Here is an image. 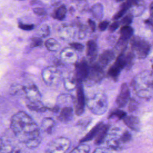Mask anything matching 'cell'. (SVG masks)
<instances>
[{"label": "cell", "instance_id": "1", "mask_svg": "<svg viewBox=\"0 0 153 153\" xmlns=\"http://www.w3.org/2000/svg\"><path fill=\"white\" fill-rule=\"evenodd\" d=\"M10 126L16 138L25 145L41 137L37 124L25 112L19 111L14 114Z\"/></svg>", "mask_w": 153, "mask_h": 153}, {"label": "cell", "instance_id": "2", "mask_svg": "<svg viewBox=\"0 0 153 153\" xmlns=\"http://www.w3.org/2000/svg\"><path fill=\"white\" fill-rule=\"evenodd\" d=\"M87 105L93 114L102 115L106 112L108 108L107 97L103 94H97L87 101Z\"/></svg>", "mask_w": 153, "mask_h": 153}, {"label": "cell", "instance_id": "3", "mask_svg": "<svg viewBox=\"0 0 153 153\" xmlns=\"http://www.w3.org/2000/svg\"><path fill=\"white\" fill-rule=\"evenodd\" d=\"M71 145V140L65 137H58L50 141L45 148V153H66Z\"/></svg>", "mask_w": 153, "mask_h": 153}, {"label": "cell", "instance_id": "4", "mask_svg": "<svg viewBox=\"0 0 153 153\" xmlns=\"http://www.w3.org/2000/svg\"><path fill=\"white\" fill-rule=\"evenodd\" d=\"M130 44L132 50L139 59L145 58L151 48V45L148 41L138 36L132 38Z\"/></svg>", "mask_w": 153, "mask_h": 153}, {"label": "cell", "instance_id": "5", "mask_svg": "<svg viewBox=\"0 0 153 153\" xmlns=\"http://www.w3.org/2000/svg\"><path fill=\"white\" fill-rule=\"evenodd\" d=\"M121 131L120 128L116 127L109 129L105 139L108 149L111 151H119L123 148V144L121 140Z\"/></svg>", "mask_w": 153, "mask_h": 153}, {"label": "cell", "instance_id": "6", "mask_svg": "<svg viewBox=\"0 0 153 153\" xmlns=\"http://www.w3.org/2000/svg\"><path fill=\"white\" fill-rule=\"evenodd\" d=\"M128 59L127 54L124 53L120 54L117 58L114 64L109 68L108 75L112 79H116L118 78L121 71L128 65Z\"/></svg>", "mask_w": 153, "mask_h": 153}, {"label": "cell", "instance_id": "7", "mask_svg": "<svg viewBox=\"0 0 153 153\" xmlns=\"http://www.w3.org/2000/svg\"><path fill=\"white\" fill-rule=\"evenodd\" d=\"M85 100L83 88L80 84L78 86L76 90V100L74 103V112L77 115H82L85 109Z\"/></svg>", "mask_w": 153, "mask_h": 153}, {"label": "cell", "instance_id": "8", "mask_svg": "<svg viewBox=\"0 0 153 153\" xmlns=\"http://www.w3.org/2000/svg\"><path fill=\"white\" fill-rule=\"evenodd\" d=\"M130 98L129 88L126 83H123L120 88V93L116 99V103L118 108L124 107L128 103Z\"/></svg>", "mask_w": 153, "mask_h": 153}, {"label": "cell", "instance_id": "9", "mask_svg": "<svg viewBox=\"0 0 153 153\" xmlns=\"http://www.w3.org/2000/svg\"><path fill=\"white\" fill-rule=\"evenodd\" d=\"M59 112L57 118L59 120L64 123H68L72 121L74 117V110L70 106H64Z\"/></svg>", "mask_w": 153, "mask_h": 153}, {"label": "cell", "instance_id": "10", "mask_svg": "<svg viewBox=\"0 0 153 153\" xmlns=\"http://www.w3.org/2000/svg\"><path fill=\"white\" fill-rule=\"evenodd\" d=\"M88 66L87 63L84 61L77 63L75 65V72L76 79L79 82L84 80L88 73Z\"/></svg>", "mask_w": 153, "mask_h": 153}, {"label": "cell", "instance_id": "11", "mask_svg": "<svg viewBox=\"0 0 153 153\" xmlns=\"http://www.w3.org/2000/svg\"><path fill=\"white\" fill-rule=\"evenodd\" d=\"M124 124L131 130L139 131L141 128V123L138 117L134 115H126L123 119Z\"/></svg>", "mask_w": 153, "mask_h": 153}, {"label": "cell", "instance_id": "12", "mask_svg": "<svg viewBox=\"0 0 153 153\" xmlns=\"http://www.w3.org/2000/svg\"><path fill=\"white\" fill-rule=\"evenodd\" d=\"M115 55L114 53L111 50H106L103 52L99 58L97 65L102 69L107 66L114 59Z\"/></svg>", "mask_w": 153, "mask_h": 153}, {"label": "cell", "instance_id": "13", "mask_svg": "<svg viewBox=\"0 0 153 153\" xmlns=\"http://www.w3.org/2000/svg\"><path fill=\"white\" fill-rule=\"evenodd\" d=\"M56 126V121L51 117H46L42 119L41 124L42 130L48 134L53 133Z\"/></svg>", "mask_w": 153, "mask_h": 153}, {"label": "cell", "instance_id": "14", "mask_svg": "<svg viewBox=\"0 0 153 153\" xmlns=\"http://www.w3.org/2000/svg\"><path fill=\"white\" fill-rule=\"evenodd\" d=\"M109 129V126L108 124H105L102 123L96 137H94L95 144L99 145L105 141V139L106 137Z\"/></svg>", "mask_w": 153, "mask_h": 153}, {"label": "cell", "instance_id": "15", "mask_svg": "<svg viewBox=\"0 0 153 153\" xmlns=\"http://www.w3.org/2000/svg\"><path fill=\"white\" fill-rule=\"evenodd\" d=\"M23 90L26 93V97L29 100V102H35L39 101V98L40 96L35 87L31 86L25 87Z\"/></svg>", "mask_w": 153, "mask_h": 153}, {"label": "cell", "instance_id": "16", "mask_svg": "<svg viewBox=\"0 0 153 153\" xmlns=\"http://www.w3.org/2000/svg\"><path fill=\"white\" fill-rule=\"evenodd\" d=\"M120 42L123 44L129 39L133 34V29L131 27L128 26H123L120 29Z\"/></svg>", "mask_w": 153, "mask_h": 153}, {"label": "cell", "instance_id": "17", "mask_svg": "<svg viewBox=\"0 0 153 153\" xmlns=\"http://www.w3.org/2000/svg\"><path fill=\"white\" fill-rule=\"evenodd\" d=\"M97 45L93 40H89L87 43V55L90 60H93L97 55Z\"/></svg>", "mask_w": 153, "mask_h": 153}, {"label": "cell", "instance_id": "18", "mask_svg": "<svg viewBox=\"0 0 153 153\" xmlns=\"http://www.w3.org/2000/svg\"><path fill=\"white\" fill-rule=\"evenodd\" d=\"M102 123H98L96 126H95L81 140H80V143H85V142H88V141H89V140H91V139H94L95 137H96V134H97V132H98V131H99V128H100V127H101V126H102Z\"/></svg>", "mask_w": 153, "mask_h": 153}, {"label": "cell", "instance_id": "19", "mask_svg": "<svg viewBox=\"0 0 153 153\" xmlns=\"http://www.w3.org/2000/svg\"><path fill=\"white\" fill-rule=\"evenodd\" d=\"M27 106L29 109L32 111L40 112H45L47 109V108L42 105L39 102V101L35 102H29L28 104H27Z\"/></svg>", "mask_w": 153, "mask_h": 153}, {"label": "cell", "instance_id": "20", "mask_svg": "<svg viewBox=\"0 0 153 153\" xmlns=\"http://www.w3.org/2000/svg\"><path fill=\"white\" fill-rule=\"evenodd\" d=\"M90 147L85 143H79L69 153H90Z\"/></svg>", "mask_w": 153, "mask_h": 153}, {"label": "cell", "instance_id": "21", "mask_svg": "<svg viewBox=\"0 0 153 153\" xmlns=\"http://www.w3.org/2000/svg\"><path fill=\"white\" fill-rule=\"evenodd\" d=\"M91 13L94 18L97 19H102L103 16V7L102 4L98 3L94 5L91 8Z\"/></svg>", "mask_w": 153, "mask_h": 153}, {"label": "cell", "instance_id": "22", "mask_svg": "<svg viewBox=\"0 0 153 153\" xmlns=\"http://www.w3.org/2000/svg\"><path fill=\"white\" fill-rule=\"evenodd\" d=\"M66 8L64 5H62L58 7L56 11L53 14V17L59 20H63L66 14Z\"/></svg>", "mask_w": 153, "mask_h": 153}, {"label": "cell", "instance_id": "23", "mask_svg": "<svg viewBox=\"0 0 153 153\" xmlns=\"http://www.w3.org/2000/svg\"><path fill=\"white\" fill-rule=\"evenodd\" d=\"M126 115H127L126 112H124V111H122V110H120L118 109H116L112 110L110 112L108 118H112L115 117L119 120H123Z\"/></svg>", "mask_w": 153, "mask_h": 153}, {"label": "cell", "instance_id": "24", "mask_svg": "<svg viewBox=\"0 0 153 153\" xmlns=\"http://www.w3.org/2000/svg\"><path fill=\"white\" fill-rule=\"evenodd\" d=\"M47 48L50 51H54L57 48V42L53 39H48L45 42Z\"/></svg>", "mask_w": 153, "mask_h": 153}, {"label": "cell", "instance_id": "25", "mask_svg": "<svg viewBox=\"0 0 153 153\" xmlns=\"http://www.w3.org/2000/svg\"><path fill=\"white\" fill-rule=\"evenodd\" d=\"M133 19V15L131 14H128L122 19L121 21V23L123 26H128L132 22Z\"/></svg>", "mask_w": 153, "mask_h": 153}, {"label": "cell", "instance_id": "26", "mask_svg": "<svg viewBox=\"0 0 153 153\" xmlns=\"http://www.w3.org/2000/svg\"><path fill=\"white\" fill-rule=\"evenodd\" d=\"M19 27L22 30H31L34 28V25H29V24H24L22 23H19L18 25Z\"/></svg>", "mask_w": 153, "mask_h": 153}, {"label": "cell", "instance_id": "27", "mask_svg": "<svg viewBox=\"0 0 153 153\" xmlns=\"http://www.w3.org/2000/svg\"><path fill=\"white\" fill-rule=\"evenodd\" d=\"M42 44V39L39 38H34L32 39L30 43V47H36L41 46Z\"/></svg>", "mask_w": 153, "mask_h": 153}, {"label": "cell", "instance_id": "28", "mask_svg": "<svg viewBox=\"0 0 153 153\" xmlns=\"http://www.w3.org/2000/svg\"><path fill=\"white\" fill-rule=\"evenodd\" d=\"M137 108V102L131 99L129 102V105H128V109L130 112H133L135 111Z\"/></svg>", "mask_w": 153, "mask_h": 153}, {"label": "cell", "instance_id": "29", "mask_svg": "<svg viewBox=\"0 0 153 153\" xmlns=\"http://www.w3.org/2000/svg\"><path fill=\"white\" fill-rule=\"evenodd\" d=\"M109 22L108 21V20H104V21H102V22H100L99 24V29L100 30V31H103L105 30L109 26Z\"/></svg>", "mask_w": 153, "mask_h": 153}, {"label": "cell", "instance_id": "30", "mask_svg": "<svg viewBox=\"0 0 153 153\" xmlns=\"http://www.w3.org/2000/svg\"><path fill=\"white\" fill-rule=\"evenodd\" d=\"M120 22H114V23H112L109 26V30L111 32L115 31L116 29H118V27L120 26Z\"/></svg>", "mask_w": 153, "mask_h": 153}, {"label": "cell", "instance_id": "31", "mask_svg": "<svg viewBox=\"0 0 153 153\" xmlns=\"http://www.w3.org/2000/svg\"><path fill=\"white\" fill-rule=\"evenodd\" d=\"M34 13H35L36 15L38 16H42L45 14L46 12L45 11V10L42 8H35L33 10Z\"/></svg>", "mask_w": 153, "mask_h": 153}, {"label": "cell", "instance_id": "32", "mask_svg": "<svg viewBox=\"0 0 153 153\" xmlns=\"http://www.w3.org/2000/svg\"><path fill=\"white\" fill-rule=\"evenodd\" d=\"M93 153H111V150L105 148H97Z\"/></svg>", "mask_w": 153, "mask_h": 153}, {"label": "cell", "instance_id": "33", "mask_svg": "<svg viewBox=\"0 0 153 153\" xmlns=\"http://www.w3.org/2000/svg\"><path fill=\"white\" fill-rule=\"evenodd\" d=\"M70 45L71 47L73 48L76 50H81L83 49L84 47L81 44L78 43V42H74V43H71L70 44Z\"/></svg>", "mask_w": 153, "mask_h": 153}, {"label": "cell", "instance_id": "34", "mask_svg": "<svg viewBox=\"0 0 153 153\" xmlns=\"http://www.w3.org/2000/svg\"><path fill=\"white\" fill-rule=\"evenodd\" d=\"M10 153H24V152L20 147H14Z\"/></svg>", "mask_w": 153, "mask_h": 153}, {"label": "cell", "instance_id": "35", "mask_svg": "<svg viewBox=\"0 0 153 153\" xmlns=\"http://www.w3.org/2000/svg\"><path fill=\"white\" fill-rule=\"evenodd\" d=\"M88 23L89 25V26L91 27V29L92 30V31H94L96 29V23L94 21H93L91 19H88Z\"/></svg>", "mask_w": 153, "mask_h": 153}, {"label": "cell", "instance_id": "36", "mask_svg": "<svg viewBox=\"0 0 153 153\" xmlns=\"http://www.w3.org/2000/svg\"><path fill=\"white\" fill-rule=\"evenodd\" d=\"M2 146H3V142H2V139L0 138V151H1V149H2Z\"/></svg>", "mask_w": 153, "mask_h": 153}, {"label": "cell", "instance_id": "37", "mask_svg": "<svg viewBox=\"0 0 153 153\" xmlns=\"http://www.w3.org/2000/svg\"><path fill=\"white\" fill-rule=\"evenodd\" d=\"M116 1H117V2H120V1H123V0H115Z\"/></svg>", "mask_w": 153, "mask_h": 153}, {"label": "cell", "instance_id": "38", "mask_svg": "<svg viewBox=\"0 0 153 153\" xmlns=\"http://www.w3.org/2000/svg\"><path fill=\"white\" fill-rule=\"evenodd\" d=\"M22 1H23V0H22Z\"/></svg>", "mask_w": 153, "mask_h": 153}]
</instances>
